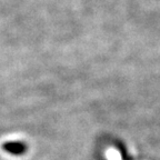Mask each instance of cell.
<instances>
[{"instance_id":"1","label":"cell","mask_w":160,"mask_h":160,"mask_svg":"<svg viewBox=\"0 0 160 160\" xmlns=\"http://www.w3.org/2000/svg\"><path fill=\"white\" fill-rule=\"evenodd\" d=\"M3 148H5L6 150H8V151H10V152H15V153L22 152L23 149H25L23 145H21V143H12V142L6 143V145L3 146Z\"/></svg>"}]
</instances>
